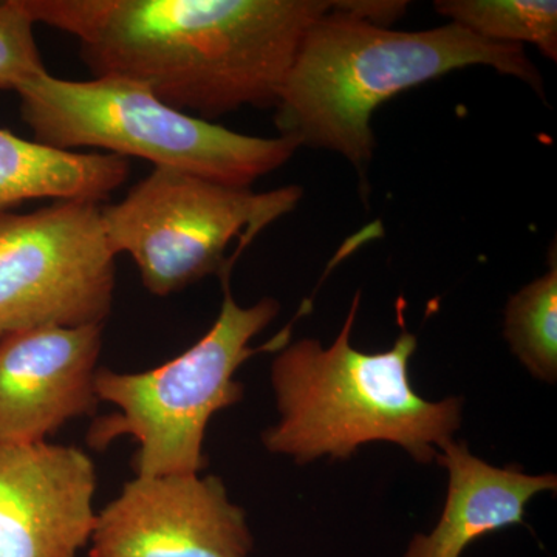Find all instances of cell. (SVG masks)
<instances>
[{
    "instance_id": "1",
    "label": "cell",
    "mask_w": 557,
    "mask_h": 557,
    "mask_svg": "<svg viewBox=\"0 0 557 557\" xmlns=\"http://www.w3.org/2000/svg\"><path fill=\"white\" fill-rule=\"evenodd\" d=\"M35 24L75 36L97 76L145 84L212 121L274 108L306 32L332 0H21Z\"/></svg>"
},
{
    "instance_id": "2",
    "label": "cell",
    "mask_w": 557,
    "mask_h": 557,
    "mask_svg": "<svg viewBox=\"0 0 557 557\" xmlns=\"http://www.w3.org/2000/svg\"><path fill=\"white\" fill-rule=\"evenodd\" d=\"M471 65L515 76L544 97V79L523 47L480 38L453 22L431 30H391L344 0L333 2L304 35L288 70L274 106L278 137L296 148L339 153L364 182L375 149V110Z\"/></svg>"
},
{
    "instance_id": "3",
    "label": "cell",
    "mask_w": 557,
    "mask_h": 557,
    "mask_svg": "<svg viewBox=\"0 0 557 557\" xmlns=\"http://www.w3.org/2000/svg\"><path fill=\"white\" fill-rule=\"evenodd\" d=\"M361 293L329 348L300 339L285 346L271 369L281 421L263 432V445L304 465L319 457L348 458L366 443H397L429 465L461 424V399L426 401L413 391L409 361L417 336L403 329L394 347L364 354L350 336Z\"/></svg>"
},
{
    "instance_id": "4",
    "label": "cell",
    "mask_w": 557,
    "mask_h": 557,
    "mask_svg": "<svg viewBox=\"0 0 557 557\" xmlns=\"http://www.w3.org/2000/svg\"><path fill=\"white\" fill-rule=\"evenodd\" d=\"M16 94L22 120L40 145L104 149L237 188H251L298 149L282 137H251L189 115L119 76L70 81L44 72Z\"/></svg>"
},
{
    "instance_id": "5",
    "label": "cell",
    "mask_w": 557,
    "mask_h": 557,
    "mask_svg": "<svg viewBox=\"0 0 557 557\" xmlns=\"http://www.w3.org/2000/svg\"><path fill=\"white\" fill-rule=\"evenodd\" d=\"M222 282L219 317L188 350L148 372L98 369V398L112 403L119 412L95 421L87 437L91 448L106 449L126 435L134 438L138 449L132 467L137 475L200 474L207 468L203 443L209 420L244 398V386L234 380L237 370L259 351L278 350L289 339L287 327L267 346L249 347L281 306L265 298L240 307L231 293L230 276Z\"/></svg>"
},
{
    "instance_id": "6",
    "label": "cell",
    "mask_w": 557,
    "mask_h": 557,
    "mask_svg": "<svg viewBox=\"0 0 557 557\" xmlns=\"http://www.w3.org/2000/svg\"><path fill=\"white\" fill-rule=\"evenodd\" d=\"M298 186L256 193L188 172L153 168L115 205H101L110 248L129 255L156 296L182 292L211 274L230 276L242 249L298 207Z\"/></svg>"
},
{
    "instance_id": "7",
    "label": "cell",
    "mask_w": 557,
    "mask_h": 557,
    "mask_svg": "<svg viewBox=\"0 0 557 557\" xmlns=\"http://www.w3.org/2000/svg\"><path fill=\"white\" fill-rule=\"evenodd\" d=\"M101 205L57 200L27 214L0 215V338L32 329L104 324L116 255Z\"/></svg>"
},
{
    "instance_id": "8",
    "label": "cell",
    "mask_w": 557,
    "mask_h": 557,
    "mask_svg": "<svg viewBox=\"0 0 557 557\" xmlns=\"http://www.w3.org/2000/svg\"><path fill=\"white\" fill-rule=\"evenodd\" d=\"M90 557H248L244 509L222 480L137 475L97 516Z\"/></svg>"
},
{
    "instance_id": "9",
    "label": "cell",
    "mask_w": 557,
    "mask_h": 557,
    "mask_svg": "<svg viewBox=\"0 0 557 557\" xmlns=\"http://www.w3.org/2000/svg\"><path fill=\"white\" fill-rule=\"evenodd\" d=\"M97 469L75 446L0 445V557H76L97 523Z\"/></svg>"
},
{
    "instance_id": "10",
    "label": "cell",
    "mask_w": 557,
    "mask_h": 557,
    "mask_svg": "<svg viewBox=\"0 0 557 557\" xmlns=\"http://www.w3.org/2000/svg\"><path fill=\"white\" fill-rule=\"evenodd\" d=\"M102 325L24 330L0 338V445L42 443L94 416Z\"/></svg>"
},
{
    "instance_id": "11",
    "label": "cell",
    "mask_w": 557,
    "mask_h": 557,
    "mask_svg": "<svg viewBox=\"0 0 557 557\" xmlns=\"http://www.w3.org/2000/svg\"><path fill=\"white\" fill-rule=\"evenodd\" d=\"M437 461L448 469L445 509L431 534H417L405 557H461L465 549L490 533L525 523L528 502L555 491L556 475H528L522 468H496L454 440L440 448Z\"/></svg>"
},
{
    "instance_id": "12",
    "label": "cell",
    "mask_w": 557,
    "mask_h": 557,
    "mask_svg": "<svg viewBox=\"0 0 557 557\" xmlns=\"http://www.w3.org/2000/svg\"><path fill=\"white\" fill-rule=\"evenodd\" d=\"M131 174L127 159L79 153L0 129V215L28 200L108 199Z\"/></svg>"
},
{
    "instance_id": "13",
    "label": "cell",
    "mask_w": 557,
    "mask_h": 557,
    "mask_svg": "<svg viewBox=\"0 0 557 557\" xmlns=\"http://www.w3.org/2000/svg\"><path fill=\"white\" fill-rule=\"evenodd\" d=\"M434 7L480 38L520 47L533 44L545 58L557 61L555 0H440Z\"/></svg>"
},
{
    "instance_id": "14",
    "label": "cell",
    "mask_w": 557,
    "mask_h": 557,
    "mask_svg": "<svg viewBox=\"0 0 557 557\" xmlns=\"http://www.w3.org/2000/svg\"><path fill=\"white\" fill-rule=\"evenodd\" d=\"M504 336L512 354L537 380L557 379V258L549 256L544 276L511 296L505 310Z\"/></svg>"
},
{
    "instance_id": "15",
    "label": "cell",
    "mask_w": 557,
    "mask_h": 557,
    "mask_svg": "<svg viewBox=\"0 0 557 557\" xmlns=\"http://www.w3.org/2000/svg\"><path fill=\"white\" fill-rule=\"evenodd\" d=\"M35 22L21 0L0 2V90H20L47 72L36 44Z\"/></svg>"
}]
</instances>
